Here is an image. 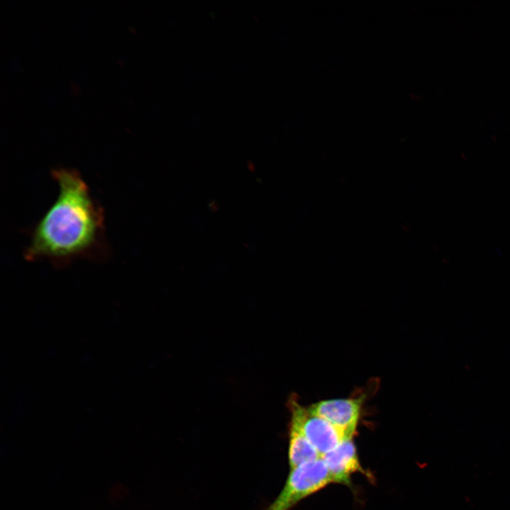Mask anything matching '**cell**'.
Returning <instances> with one entry per match:
<instances>
[{"label":"cell","mask_w":510,"mask_h":510,"mask_svg":"<svg viewBox=\"0 0 510 510\" xmlns=\"http://www.w3.org/2000/svg\"><path fill=\"white\" fill-rule=\"evenodd\" d=\"M51 176L58 193L30 231L24 259L60 267L78 259H106L110 249L104 210L80 172L57 167L51 170Z\"/></svg>","instance_id":"obj_1"},{"label":"cell","mask_w":510,"mask_h":510,"mask_svg":"<svg viewBox=\"0 0 510 510\" xmlns=\"http://www.w3.org/2000/svg\"><path fill=\"white\" fill-rule=\"evenodd\" d=\"M332 482L322 458L293 469L278 497L264 510H290L305 498Z\"/></svg>","instance_id":"obj_2"},{"label":"cell","mask_w":510,"mask_h":510,"mask_svg":"<svg viewBox=\"0 0 510 510\" xmlns=\"http://www.w3.org/2000/svg\"><path fill=\"white\" fill-rule=\"evenodd\" d=\"M290 420L300 429L302 434L322 458L338 446L346 438L336 427L322 417L311 412L301 405L295 397L288 401Z\"/></svg>","instance_id":"obj_3"},{"label":"cell","mask_w":510,"mask_h":510,"mask_svg":"<svg viewBox=\"0 0 510 510\" xmlns=\"http://www.w3.org/2000/svg\"><path fill=\"white\" fill-rule=\"evenodd\" d=\"M364 396L322 400L310 405L308 409L328 421L346 438H352L360 419Z\"/></svg>","instance_id":"obj_4"},{"label":"cell","mask_w":510,"mask_h":510,"mask_svg":"<svg viewBox=\"0 0 510 510\" xmlns=\"http://www.w3.org/2000/svg\"><path fill=\"white\" fill-rule=\"evenodd\" d=\"M321 458L328 469L332 482L349 485L353 474L363 472L352 438L345 439Z\"/></svg>","instance_id":"obj_5"},{"label":"cell","mask_w":510,"mask_h":510,"mask_svg":"<svg viewBox=\"0 0 510 510\" xmlns=\"http://www.w3.org/2000/svg\"><path fill=\"white\" fill-rule=\"evenodd\" d=\"M288 462L290 469L321 458L299 426L292 420L289 424Z\"/></svg>","instance_id":"obj_6"}]
</instances>
